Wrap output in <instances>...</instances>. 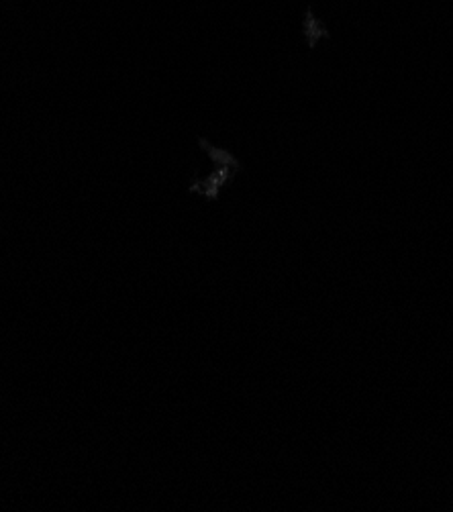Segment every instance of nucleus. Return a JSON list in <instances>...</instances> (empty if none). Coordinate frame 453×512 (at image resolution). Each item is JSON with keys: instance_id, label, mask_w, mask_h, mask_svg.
<instances>
[{"instance_id": "obj_1", "label": "nucleus", "mask_w": 453, "mask_h": 512, "mask_svg": "<svg viewBox=\"0 0 453 512\" xmlns=\"http://www.w3.org/2000/svg\"><path fill=\"white\" fill-rule=\"evenodd\" d=\"M119 337H121V333H117V343H115V349H119ZM113 362H117V351H115V355H113ZM115 372V364L111 366V374ZM109 374V380H107V392H109V388H111V384L109 382H113V376Z\"/></svg>"}]
</instances>
